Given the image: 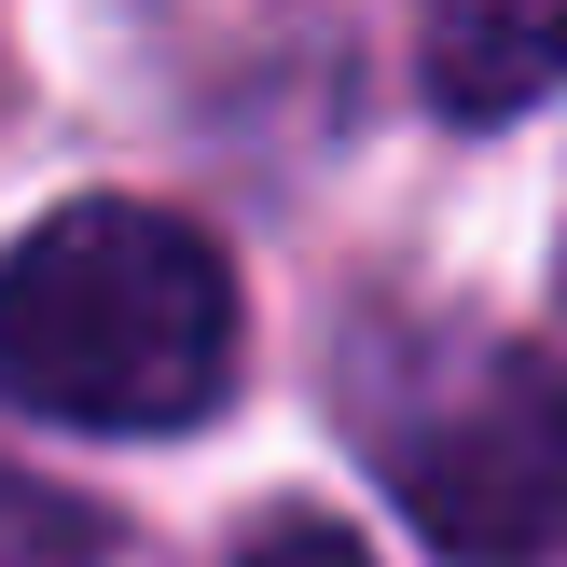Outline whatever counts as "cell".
Returning <instances> with one entry per match:
<instances>
[{
	"instance_id": "4",
	"label": "cell",
	"mask_w": 567,
	"mask_h": 567,
	"mask_svg": "<svg viewBox=\"0 0 567 567\" xmlns=\"http://www.w3.org/2000/svg\"><path fill=\"white\" fill-rule=\"evenodd\" d=\"M236 567H374V554H360L332 513H277V526H249V554H236Z\"/></svg>"
},
{
	"instance_id": "1",
	"label": "cell",
	"mask_w": 567,
	"mask_h": 567,
	"mask_svg": "<svg viewBox=\"0 0 567 567\" xmlns=\"http://www.w3.org/2000/svg\"><path fill=\"white\" fill-rule=\"evenodd\" d=\"M236 264L194 208L70 194L0 249V402L55 430H194L236 388Z\"/></svg>"
},
{
	"instance_id": "3",
	"label": "cell",
	"mask_w": 567,
	"mask_h": 567,
	"mask_svg": "<svg viewBox=\"0 0 567 567\" xmlns=\"http://www.w3.org/2000/svg\"><path fill=\"white\" fill-rule=\"evenodd\" d=\"M415 70H430V111H457V125H513V111H540L554 83H567V14H513V0L430 14Z\"/></svg>"
},
{
	"instance_id": "2",
	"label": "cell",
	"mask_w": 567,
	"mask_h": 567,
	"mask_svg": "<svg viewBox=\"0 0 567 567\" xmlns=\"http://www.w3.org/2000/svg\"><path fill=\"white\" fill-rule=\"evenodd\" d=\"M402 526L443 567H554L567 540V374L540 347H485L415 388L374 443Z\"/></svg>"
}]
</instances>
